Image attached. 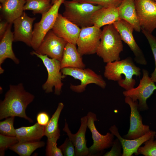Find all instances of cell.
I'll list each match as a JSON object with an SVG mask.
<instances>
[{
  "mask_svg": "<svg viewBox=\"0 0 156 156\" xmlns=\"http://www.w3.org/2000/svg\"><path fill=\"white\" fill-rule=\"evenodd\" d=\"M51 1V3L52 5H53L57 1L59 0H50Z\"/></svg>",
  "mask_w": 156,
  "mask_h": 156,
  "instance_id": "38",
  "label": "cell"
},
{
  "mask_svg": "<svg viewBox=\"0 0 156 156\" xmlns=\"http://www.w3.org/2000/svg\"><path fill=\"white\" fill-rule=\"evenodd\" d=\"M24 0L26 1L27 0Z\"/></svg>",
  "mask_w": 156,
  "mask_h": 156,
  "instance_id": "43",
  "label": "cell"
},
{
  "mask_svg": "<svg viewBox=\"0 0 156 156\" xmlns=\"http://www.w3.org/2000/svg\"><path fill=\"white\" fill-rule=\"evenodd\" d=\"M61 71L64 75L70 76L80 81L79 85H70V89L76 92H83L90 84H94L103 89L106 86L102 77L90 68L66 67L61 69Z\"/></svg>",
  "mask_w": 156,
  "mask_h": 156,
  "instance_id": "6",
  "label": "cell"
},
{
  "mask_svg": "<svg viewBox=\"0 0 156 156\" xmlns=\"http://www.w3.org/2000/svg\"><path fill=\"white\" fill-rule=\"evenodd\" d=\"M16 136H9L0 134V155L4 156L5 151L11 146L18 142Z\"/></svg>",
  "mask_w": 156,
  "mask_h": 156,
  "instance_id": "32",
  "label": "cell"
},
{
  "mask_svg": "<svg viewBox=\"0 0 156 156\" xmlns=\"http://www.w3.org/2000/svg\"><path fill=\"white\" fill-rule=\"evenodd\" d=\"M140 70L132 58L128 57L107 63L105 67L104 75L109 80L117 81L120 86L125 90H128L134 88L136 81L133 77H140Z\"/></svg>",
  "mask_w": 156,
  "mask_h": 156,
  "instance_id": "2",
  "label": "cell"
},
{
  "mask_svg": "<svg viewBox=\"0 0 156 156\" xmlns=\"http://www.w3.org/2000/svg\"><path fill=\"white\" fill-rule=\"evenodd\" d=\"M67 42L51 29L47 34L39 47L35 51L38 54L47 55L61 62Z\"/></svg>",
  "mask_w": 156,
  "mask_h": 156,
  "instance_id": "12",
  "label": "cell"
},
{
  "mask_svg": "<svg viewBox=\"0 0 156 156\" xmlns=\"http://www.w3.org/2000/svg\"><path fill=\"white\" fill-rule=\"evenodd\" d=\"M93 25L101 28L120 20L118 7H102L95 12L91 18Z\"/></svg>",
  "mask_w": 156,
  "mask_h": 156,
  "instance_id": "19",
  "label": "cell"
},
{
  "mask_svg": "<svg viewBox=\"0 0 156 156\" xmlns=\"http://www.w3.org/2000/svg\"><path fill=\"white\" fill-rule=\"evenodd\" d=\"M58 136L47 138L46 155L47 156H62L63 154L60 149L57 146V141L59 138Z\"/></svg>",
  "mask_w": 156,
  "mask_h": 156,
  "instance_id": "30",
  "label": "cell"
},
{
  "mask_svg": "<svg viewBox=\"0 0 156 156\" xmlns=\"http://www.w3.org/2000/svg\"><path fill=\"white\" fill-rule=\"evenodd\" d=\"M120 19L127 21L133 27L134 30L140 32V25L134 0H123L118 7Z\"/></svg>",
  "mask_w": 156,
  "mask_h": 156,
  "instance_id": "20",
  "label": "cell"
},
{
  "mask_svg": "<svg viewBox=\"0 0 156 156\" xmlns=\"http://www.w3.org/2000/svg\"><path fill=\"white\" fill-rule=\"evenodd\" d=\"M52 5L50 0H27L23 10H31L34 14H42L47 12Z\"/></svg>",
  "mask_w": 156,
  "mask_h": 156,
  "instance_id": "27",
  "label": "cell"
},
{
  "mask_svg": "<svg viewBox=\"0 0 156 156\" xmlns=\"http://www.w3.org/2000/svg\"><path fill=\"white\" fill-rule=\"evenodd\" d=\"M6 0H0V2L1 3H2Z\"/></svg>",
  "mask_w": 156,
  "mask_h": 156,
  "instance_id": "40",
  "label": "cell"
},
{
  "mask_svg": "<svg viewBox=\"0 0 156 156\" xmlns=\"http://www.w3.org/2000/svg\"><path fill=\"white\" fill-rule=\"evenodd\" d=\"M12 23H9L6 31L0 42V73H3V69L1 66L5 59L12 60L16 64H19V60L15 56L12 49V43L14 41V32L11 31Z\"/></svg>",
  "mask_w": 156,
  "mask_h": 156,
  "instance_id": "21",
  "label": "cell"
},
{
  "mask_svg": "<svg viewBox=\"0 0 156 156\" xmlns=\"http://www.w3.org/2000/svg\"><path fill=\"white\" fill-rule=\"evenodd\" d=\"M155 138H156V135H155Z\"/></svg>",
  "mask_w": 156,
  "mask_h": 156,
  "instance_id": "41",
  "label": "cell"
},
{
  "mask_svg": "<svg viewBox=\"0 0 156 156\" xmlns=\"http://www.w3.org/2000/svg\"><path fill=\"white\" fill-rule=\"evenodd\" d=\"M24 0H6L0 7L1 16L9 23H12L23 12Z\"/></svg>",
  "mask_w": 156,
  "mask_h": 156,
  "instance_id": "23",
  "label": "cell"
},
{
  "mask_svg": "<svg viewBox=\"0 0 156 156\" xmlns=\"http://www.w3.org/2000/svg\"><path fill=\"white\" fill-rule=\"evenodd\" d=\"M153 137L144 143V145L140 146L138 150V155L145 156H156V140Z\"/></svg>",
  "mask_w": 156,
  "mask_h": 156,
  "instance_id": "29",
  "label": "cell"
},
{
  "mask_svg": "<svg viewBox=\"0 0 156 156\" xmlns=\"http://www.w3.org/2000/svg\"><path fill=\"white\" fill-rule=\"evenodd\" d=\"M14 117H9L0 122V134L9 136H16V129L14 127Z\"/></svg>",
  "mask_w": 156,
  "mask_h": 156,
  "instance_id": "28",
  "label": "cell"
},
{
  "mask_svg": "<svg viewBox=\"0 0 156 156\" xmlns=\"http://www.w3.org/2000/svg\"><path fill=\"white\" fill-rule=\"evenodd\" d=\"M111 133L118 138L120 142L122 148V156H131L133 154L138 155V150L144 142L153 137H155V131L150 130L143 136L133 139H127L122 137L115 125L109 129Z\"/></svg>",
  "mask_w": 156,
  "mask_h": 156,
  "instance_id": "18",
  "label": "cell"
},
{
  "mask_svg": "<svg viewBox=\"0 0 156 156\" xmlns=\"http://www.w3.org/2000/svg\"><path fill=\"white\" fill-rule=\"evenodd\" d=\"M51 29L67 42L76 45L81 31L79 27L59 13Z\"/></svg>",
  "mask_w": 156,
  "mask_h": 156,
  "instance_id": "15",
  "label": "cell"
},
{
  "mask_svg": "<svg viewBox=\"0 0 156 156\" xmlns=\"http://www.w3.org/2000/svg\"><path fill=\"white\" fill-rule=\"evenodd\" d=\"M58 147L61 150L64 156H75V146L68 138H66L64 143Z\"/></svg>",
  "mask_w": 156,
  "mask_h": 156,
  "instance_id": "34",
  "label": "cell"
},
{
  "mask_svg": "<svg viewBox=\"0 0 156 156\" xmlns=\"http://www.w3.org/2000/svg\"><path fill=\"white\" fill-rule=\"evenodd\" d=\"M43 141L18 142L9 148L20 156H29L36 149L44 146Z\"/></svg>",
  "mask_w": 156,
  "mask_h": 156,
  "instance_id": "25",
  "label": "cell"
},
{
  "mask_svg": "<svg viewBox=\"0 0 156 156\" xmlns=\"http://www.w3.org/2000/svg\"><path fill=\"white\" fill-rule=\"evenodd\" d=\"M143 75L137 87L123 92L124 96L130 97L133 101H139L138 109L140 111L147 110L148 107L147 100L156 90V85L149 76V72L146 69H142Z\"/></svg>",
  "mask_w": 156,
  "mask_h": 156,
  "instance_id": "8",
  "label": "cell"
},
{
  "mask_svg": "<svg viewBox=\"0 0 156 156\" xmlns=\"http://www.w3.org/2000/svg\"><path fill=\"white\" fill-rule=\"evenodd\" d=\"M113 24L116 29L122 40L129 47L135 56L134 60L138 64L146 65V60L140 47L135 42L133 35L134 30L130 24L124 20L120 19Z\"/></svg>",
  "mask_w": 156,
  "mask_h": 156,
  "instance_id": "13",
  "label": "cell"
},
{
  "mask_svg": "<svg viewBox=\"0 0 156 156\" xmlns=\"http://www.w3.org/2000/svg\"><path fill=\"white\" fill-rule=\"evenodd\" d=\"M9 23L4 19L1 20L0 22V38L3 37L7 29Z\"/></svg>",
  "mask_w": 156,
  "mask_h": 156,
  "instance_id": "37",
  "label": "cell"
},
{
  "mask_svg": "<svg viewBox=\"0 0 156 156\" xmlns=\"http://www.w3.org/2000/svg\"><path fill=\"white\" fill-rule=\"evenodd\" d=\"M64 107L62 102L59 103L57 108L50 119L47 125L45 126L44 135L47 138L53 137H60V130L58 122L61 113Z\"/></svg>",
  "mask_w": 156,
  "mask_h": 156,
  "instance_id": "26",
  "label": "cell"
},
{
  "mask_svg": "<svg viewBox=\"0 0 156 156\" xmlns=\"http://www.w3.org/2000/svg\"><path fill=\"white\" fill-rule=\"evenodd\" d=\"M45 126L37 122L28 127H22L16 129V137L18 142L39 141L44 135Z\"/></svg>",
  "mask_w": 156,
  "mask_h": 156,
  "instance_id": "24",
  "label": "cell"
},
{
  "mask_svg": "<svg viewBox=\"0 0 156 156\" xmlns=\"http://www.w3.org/2000/svg\"><path fill=\"white\" fill-rule=\"evenodd\" d=\"M76 45L68 42L66 43L61 61V69L66 67L85 68L86 65Z\"/></svg>",
  "mask_w": 156,
  "mask_h": 156,
  "instance_id": "22",
  "label": "cell"
},
{
  "mask_svg": "<svg viewBox=\"0 0 156 156\" xmlns=\"http://www.w3.org/2000/svg\"><path fill=\"white\" fill-rule=\"evenodd\" d=\"M154 0V1H156V0Z\"/></svg>",
  "mask_w": 156,
  "mask_h": 156,
  "instance_id": "42",
  "label": "cell"
},
{
  "mask_svg": "<svg viewBox=\"0 0 156 156\" xmlns=\"http://www.w3.org/2000/svg\"><path fill=\"white\" fill-rule=\"evenodd\" d=\"M34 98L33 95L25 90L22 83L15 85H10L4 99L0 102V119L16 116L32 122L33 120L27 116L25 111Z\"/></svg>",
  "mask_w": 156,
  "mask_h": 156,
  "instance_id": "1",
  "label": "cell"
},
{
  "mask_svg": "<svg viewBox=\"0 0 156 156\" xmlns=\"http://www.w3.org/2000/svg\"><path fill=\"white\" fill-rule=\"evenodd\" d=\"M87 126L90 131L93 140V144L89 148L88 156H95L99 155L105 149L112 146L114 141V135L111 133L107 132L102 135L98 131L94 124L97 119L96 114L91 112L87 114Z\"/></svg>",
  "mask_w": 156,
  "mask_h": 156,
  "instance_id": "10",
  "label": "cell"
},
{
  "mask_svg": "<svg viewBox=\"0 0 156 156\" xmlns=\"http://www.w3.org/2000/svg\"><path fill=\"white\" fill-rule=\"evenodd\" d=\"M123 45L119 34L113 24L104 26L96 53L106 63L120 60Z\"/></svg>",
  "mask_w": 156,
  "mask_h": 156,
  "instance_id": "3",
  "label": "cell"
},
{
  "mask_svg": "<svg viewBox=\"0 0 156 156\" xmlns=\"http://www.w3.org/2000/svg\"><path fill=\"white\" fill-rule=\"evenodd\" d=\"M102 30L94 25L81 28L76 45L82 56L96 53L100 41Z\"/></svg>",
  "mask_w": 156,
  "mask_h": 156,
  "instance_id": "9",
  "label": "cell"
},
{
  "mask_svg": "<svg viewBox=\"0 0 156 156\" xmlns=\"http://www.w3.org/2000/svg\"><path fill=\"white\" fill-rule=\"evenodd\" d=\"M72 0L75 1H76V2H81V1H82L85 0Z\"/></svg>",
  "mask_w": 156,
  "mask_h": 156,
  "instance_id": "39",
  "label": "cell"
},
{
  "mask_svg": "<svg viewBox=\"0 0 156 156\" xmlns=\"http://www.w3.org/2000/svg\"><path fill=\"white\" fill-rule=\"evenodd\" d=\"M65 11L63 16L81 28L93 25L91 18L96 11L103 7L98 5L72 1H64Z\"/></svg>",
  "mask_w": 156,
  "mask_h": 156,
  "instance_id": "4",
  "label": "cell"
},
{
  "mask_svg": "<svg viewBox=\"0 0 156 156\" xmlns=\"http://www.w3.org/2000/svg\"><path fill=\"white\" fill-rule=\"evenodd\" d=\"M50 119L49 114L45 112H39L38 114L36 116L37 122L42 126H46Z\"/></svg>",
  "mask_w": 156,
  "mask_h": 156,
  "instance_id": "36",
  "label": "cell"
},
{
  "mask_svg": "<svg viewBox=\"0 0 156 156\" xmlns=\"http://www.w3.org/2000/svg\"><path fill=\"white\" fill-rule=\"evenodd\" d=\"M125 103L130 108V127L128 133L123 138L127 139H133L140 137L151 130L148 125L143 124L142 118L138 109V102L133 101L128 96H125Z\"/></svg>",
  "mask_w": 156,
  "mask_h": 156,
  "instance_id": "14",
  "label": "cell"
},
{
  "mask_svg": "<svg viewBox=\"0 0 156 156\" xmlns=\"http://www.w3.org/2000/svg\"><path fill=\"white\" fill-rule=\"evenodd\" d=\"M81 124L77 132L74 134L72 133L65 119V124L63 130L66 133L68 138L73 144L75 148V156H88L89 148L86 145V133L87 126L88 118L84 116L81 118Z\"/></svg>",
  "mask_w": 156,
  "mask_h": 156,
  "instance_id": "17",
  "label": "cell"
},
{
  "mask_svg": "<svg viewBox=\"0 0 156 156\" xmlns=\"http://www.w3.org/2000/svg\"><path fill=\"white\" fill-rule=\"evenodd\" d=\"M135 2L141 28L152 34L156 28V1L135 0Z\"/></svg>",
  "mask_w": 156,
  "mask_h": 156,
  "instance_id": "11",
  "label": "cell"
},
{
  "mask_svg": "<svg viewBox=\"0 0 156 156\" xmlns=\"http://www.w3.org/2000/svg\"><path fill=\"white\" fill-rule=\"evenodd\" d=\"M141 30L148 42L153 55L155 67L150 77L154 82H156V37L142 28H141Z\"/></svg>",
  "mask_w": 156,
  "mask_h": 156,
  "instance_id": "31",
  "label": "cell"
},
{
  "mask_svg": "<svg viewBox=\"0 0 156 156\" xmlns=\"http://www.w3.org/2000/svg\"><path fill=\"white\" fill-rule=\"evenodd\" d=\"M123 0H85L80 3H86L98 5L103 7H118Z\"/></svg>",
  "mask_w": 156,
  "mask_h": 156,
  "instance_id": "33",
  "label": "cell"
},
{
  "mask_svg": "<svg viewBox=\"0 0 156 156\" xmlns=\"http://www.w3.org/2000/svg\"><path fill=\"white\" fill-rule=\"evenodd\" d=\"M112 147L111 150L105 154V156H122L121 149L122 146L120 142L117 138L114 140Z\"/></svg>",
  "mask_w": 156,
  "mask_h": 156,
  "instance_id": "35",
  "label": "cell"
},
{
  "mask_svg": "<svg viewBox=\"0 0 156 156\" xmlns=\"http://www.w3.org/2000/svg\"><path fill=\"white\" fill-rule=\"evenodd\" d=\"M134 0L135 1V0Z\"/></svg>",
  "mask_w": 156,
  "mask_h": 156,
  "instance_id": "44",
  "label": "cell"
},
{
  "mask_svg": "<svg viewBox=\"0 0 156 156\" xmlns=\"http://www.w3.org/2000/svg\"><path fill=\"white\" fill-rule=\"evenodd\" d=\"M31 54L40 58L47 70L48 77L47 81L42 86L43 90L46 93H49L53 92V88L54 87L55 94L60 95L63 86L62 80L66 77L61 71V62L49 58L47 55L38 54L35 51H32Z\"/></svg>",
  "mask_w": 156,
  "mask_h": 156,
  "instance_id": "5",
  "label": "cell"
},
{
  "mask_svg": "<svg viewBox=\"0 0 156 156\" xmlns=\"http://www.w3.org/2000/svg\"><path fill=\"white\" fill-rule=\"evenodd\" d=\"M65 0H59L52 5L46 12L42 14L40 21L34 25L31 47L34 50L38 48L48 32L51 29L59 14L61 5Z\"/></svg>",
  "mask_w": 156,
  "mask_h": 156,
  "instance_id": "7",
  "label": "cell"
},
{
  "mask_svg": "<svg viewBox=\"0 0 156 156\" xmlns=\"http://www.w3.org/2000/svg\"><path fill=\"white\" fill-rule=\"evenodd\" d=\"M36 19L30 17L25 12L13 22L14 24V41H21L29 46L33 35V24Z\"/></svg>",
  "mask_w": 156,
  "mask_h": 156,
  "instance_id": "16",
  "label": "cell"
}]
</instances>
